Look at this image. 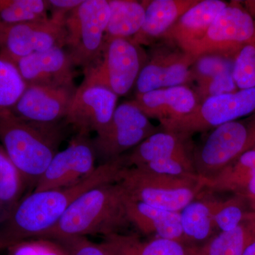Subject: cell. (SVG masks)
Masks as SVG:
<instances>
[{"mask_svg": "<svg viewBox=\"0 0 255 255\" xmlns=\"http://www.w3.org/2000/svg\"><path fill=\"white\" fill-rule=\"evenodd\" d=\"M44 0H0V28L48 18Z\"/></svg>", "mask_w": 255, "mask_h": 255, "instance_id": "28", "label": "cell"}, {"mask_svg": "<svg viewBox=\"0 0 255 255\" xmlns=\"http://www.w3.org/2000/svg\"><path fill=\"white\" fill-rule=\"evenodd\" d=\"M255 241V210L234 229L220 232L207 243L193 248L192 255H243Z\"/></svg>", "mask_w": 255, "mask_h": 255, "instance_id": "25", "label": "cell"}, {"mask_svg": "<svg viewBox=\"0 0 255 255\" xmlns=\"http://www.w3.org/2000/svg\"><path fill=\"white\" fill-rule=\"evenodd\" d=\"M247 9H246L250 14L255 18V1H245Z\"/></svg>", "mask_w": 255, "mask_h": 255, "instance_id": "37", "label": "cell"}, {"mask_svg": "<svg viewBox=\"0 0 255 255\" xmlns=\"http://www.w3.org/2000/svg\"><path fill=\"white\" fill-rule=\"evenodd\" d=\"M253 206H254V207L255 208V204H253Z\"/></svg>", "mask_w": 255, "mask_h": 255, "instance_id": "40", "label": "cell"}, {"mask_svg": "<svg viewBox=\"0 0 255 255\" xmlns=\"http://www.w3.org/2000/svg\"><path fill=\"white\" fill-rule=\"evenodd\" d=\"M145 62L141 46L131 38H106L100 61L84 71V81L124 96L135 86Z\"/></svg>", "mask_w": 255, "mask_h": 255, "instance_id": "8", "label": "cell"}, {"mask_svg": "<svg viewBox=\"0 0 255 255\" xmlns=\"http://www.w3.org/2000/svg\"><path fill=\"white\" fill-rule=\"evenodd\" d=\"M13 64L26 86L68 85L73 83L75 77V66L71 57L61 47L37 52Z\"/></svg>", "mask_w": 255, "mask_h": 255, "instance_id": "16", "label": "cell"}, {"mask_svg": "<svg viewBox=\"0 0 255 255\" xmlns=\"http://www.w3.org/2000/svg\"><path fill=\"white\" fill-rule=\"evenodd\" d=\"M255 43V20L246 9L228 4L211 23L201 39L186 52L196 59L219 54L235 58L238 52Z\"/></svg>", "mask_w": 255, "mask_h": 255, "instance_id": "10", "label": "cell"}, {"mask_svg": "<svg viewBox=\"0 0 255 255\" xmlns=\"http://www.w3.org/2000/svg\"><path fill=\"white\" fill-rule=\"evenodd\" d=\"M204 182L205 189L231 192L255 204V148L246 151L233 163Z\"/></svg>", "mask_w": 255, "mask_h": 255, "instance_id": "22", "label": "cell"}, {"mask_svg": "<svg viewBox=\"0 0 255 255\" xmlns=\"http://www.w3.org/2000/svg\"><path fill=\"white\" fill-rule=\"evenodd\" d=\"M77 88L75 82L59 86H27L10 112L32 123L59 124L68 114Z\"/></svg>", "mask_w": 255, "mask_h": 255, "instance_id": "15", "label": "cell"}, {"mask_svg": "<svg viewBox=\"0 0 255 255\" xmlns=\"http://www.w3.org/2000/svg\"><path fill=\"white\" fill-rule=\"evenodd\" d=\"M243 255H255V241L253 242V243L247 248L246 251H245L244 254Z\"/></svg>", "mask_w": 255, "mask_h": 255, "instance_id": "38", "label": "cell"}, {"mask_svg": "<svg viewBox=\"0 0 255 255\" xmlns=\"http://www.w3.org/2000/svg\"><path fill=\"white\" fill-rule=\"evenodd\" d=\"M26 87L14 64L0 57V115L10 112Z\"/></svg>", "mask_w": 255, "mask_h": 255, "instance_id": "29", "label": "cell"}, {"mask_svg": "<svg viewBox=\"0 0 255 255\" xmlns=\"http://www.w3.org/2000/svg\"><path fill=\"white\" fill-rule=\"evenodd\" d=\"M233 75L238 90L255 89V43L247 45L238 52Z\"/></svg>", "mask_w": 255, "mask_h": 255, "instance_id": "31", "label": "cell"}, {"mask_svg": "<svg viewBox=\"0 0 255 255\" xmlns=\"http://www.w3.org/2000/svg\"><path fill=\"white\" fill-rule=\"evenodd\" d=\"M159 130L132 101L124 102L105 131L92 139L97 158L102 163L118 158Z\"/></svg>", "mask_w": 255, "mask_h": 255, "instance_id": "11", "label": "cell"}, {"mask_svg": "<svg viewBox=\"0 0 255 255\" xmlns=\"http://www.w3.org/2000/svg\"><path fill=\"white\" fill-rule=\"evenodd\" d=\"M129 200L180 212L205 189L201 177H180L125 168L118 182Z\"/></svg>", "mask_w": 255, "mask_h": 255, "instance_id": "4", "label": "cell"}, {"mask_svg": "<svg viewBox=\"0 0 255 255\" xmlns=\"http://www.w3.org/2000/svg\"><path fill=\"white\" fill-rule=\"evenodd\" d=\"M26 188L22 175L0 145V224L21 200Z\"/></svg>", "mask_w": 255, "mask_h": 255, "instance_id": "27", "label": "cell"}, {"mask_svg": "<svg viewBox=\"0 0 255 255\" xmlns=\"http://www.w3.org/2000/svg\"><path fill=\"white\" fill-rule=\"evenodd\" d=\"M194 61L182 50L154 55L139 74L135 85L136 95L189 83L194 80L191 68Z\"/></svg>", "mask_w": 255, "mask_h": 255, "instance_id": "17", "label": "cell"}, {"mask_svg": "<svg viewBox=\"0 0 255 255\" xmlns=\"http://www.w3.org/2000/svg\"><path fill=\"white\" fill-rule=\"evenodd\" d=\"M6 249L7 255H70L60 242L43 238L18 242Z\"/></svg>", "mask_w": 255, "mask_h": 255, "instance_id": "33", "label": "cell"}, {"mask_svg": "<svg viewBox=\"0 0 255 255\" xmlns=\"http://www.w3.org/2000/svg\"><path fill=\"white\" fill-rule=\"evenodd\" d=\"M2 249H6V248H5V246L4 244H3L2 242L0 241V251Z\"/></svg>", "mask_w": 255, "mask_h": 255, "instance_id": "39", "label": "cell"}, {"mask_svg": "<svg viewBox=\"0 0 255 255\" xmlns=\"http://www.w3.org/2000/svg\"><path fill=\"white\" fill-rule=\"evenodd\" d=\"M218 201L214 214L216 229L220 232L231 231L237 227L252 211L247 210L245 201L248 199L241 196Z\"/></svg>", "mask_w": 255, "mask_h": 255, "instance_id": "30", "label": "cell"}, {"mask_svg": "<svg viewBox=\"0 0 255 255\" xmlns=\"http://www.w3.org/2000/svg\"><path fill=\"white\" fill-rule=\"evenodd\" d=\"M63 132L59 124L32 123L11 112L0 115V142L27 187H36L58 153Z\"/></svg>", "mask_w": 255, "mask_h": 255, "instance_id": "3", "label": "cell"}, {"mask_svg": "<svg viewBox=\"0 0 255 255\" xmlns=\"http://www.w3.org/2000/svg\"><path fill=\"white\" fill-rule=\"evenodd\" d=\"M110 16L106 38H132L140 31L145 15V1L110 0Z\"/></svg>", "mask_w": 255, "mask_h": 255, "instance_id": "26", "label": "cell"}, {"mask_svg": "<svg viewBox=\"0 0 255 255\" xmlns=\"http://www.w3.org/2000/svg\"><path fill=\"white\" fill-rule=\"evenodd\" d=\"M68 250L70 255H110L102 243H95L86 237L69 238L58 241Z\"/></svg>", "mask_w": 255, "mask_h": 255, "instance_id": "35", "label": "cell"}, {"mask_svg": "<svg viewBox=\"0 0 255 255\" xmlns=\"http://www.w3.org/2000/svg\"><path fill=\"white\" fill-rule=\"evenodd\" d=\"M125 168L122 155L97 166L91 175L74 185L33 191L0 224V241L6 249L18 242L43 237L82 194L102 184L118 182Z\"/></svg>", "mask_w": 255, "mask_h": 255, "instance_id": "1", "label": "cell"}, {"mask_svg": "<svg viewBox=\"0 0 255 255\" xmlns=\"http://www.w3.org/2000/svg\"><path fill=\"white\" fill-rule=\"evenodd\" d=\"M84 0H48V10L51 11V16L67 17Z\"/></svg>", "mask_w": 255, "mask_h": 255, "instance_id": "36", "label": "cell"}, {"mask_svg": "<svg viewBox=\"0 0 255 255\" xmlns=\"http://www.w3.org/2000/svg\"><path fill=\"white\" fill-rule=\"evenodd\" d=\"M235 58L219 54L201 55L192 65L193 78L199 82L233 72Z\"/></svg>", "mask_w": 255, "mask_h": 255, "instance_id": "32", "label": "cell"}, {"mask_svg": "<svg viewBox=\"0 0 255 255\" xmlns=\"http://www.w3.org/2000/svg\"><path fill=\"white\" fill-rule=\"evenodd\" d=\"M132 101L147 118L157 119L160 124L185 117L199 104L195 92L186 85L135 95Z\"/></svg>", "mask_w": 255, "mask_h": 255, "instance_id": "18", "label": "cell"}, {"mask_svg": "<svg viewBox=\"0 0 255 255\" xmlns=\"http://www.w3.org/2000/svg\"><path fill=\"white\" fill-rule=\"evenodd\" d=\"M110 16L107 0H84L67 16V44L75 66L83 72L100 61Z\"/></svg>", "mask_w": 255, "mask_h": 255, "instance_id": "6", "label": "cell"}, {"mask_svg": "<svg viewBox=\"0 0 255 255\" xmlns=\"http://www.w3.org/2000/svg\"><path fill=\"white\" fill-rule=\"evenodd\" d=\"M255 113V89L209 97L191 113L177 120L161 124L162 130L191 137L241 117Z\"/></svg>", "mask_w": 255, "mask_h": 255, "instance_id": "9", "label": "cell"}, {"mask_svg": "<svg viewBox=\"0 0 255 255\" xmlns=\"http://www.w3.org/2000/svg\"><path fill=\"white\" fill-rule=\"evenodd\" d=\"M228 5L221 0H200L162 36L186 53L204 37L218 15Z\"/></svg>", "mask_w": 255, "mask_h": 255, "instance_id": "19", "label": "cell"}, {"mask_svg": "<svg viewBox=\"0 0 255 255\" xmlns=\"http://www.w3.org/2000/svg\"><path fill=\"white\" fill-rule=\"evenodd\" d=\"M127 196L119 182L102 184L86 191L68 208L58 223L43 238H69L122 233L130 226Z\"/></svg>", "mask_w": 255, "mask_h": 255, "instance_id": "2", "label": "cell"}, {"mask_svg": "<svg viewBox=\"0 0 255 255\" xmlns=\"http://www.w3.org/2000/svg\"><path fill=\"white\" fill-rule=\"evenodd\" d=\"M218 200L194 199L180 211L181 223L186 245L199 247L214 237V214Z\"/></svg>", "mask_w": 255, "mask_h": 255, "instance_id": "24", "label": "cell"}, {"mask_svg": "<svg viewBox=\"0 0 255 255\" xmlns=\"http://www.w3.org/2000/svg\"><path fill=\"white\" fill-rule=\"evenodd\" d=\"M118 96L109 89L84 81L77 88L65 124L78 134L97 135L103 132L112 122L117 107Z\"/></svg>", "mask_w": 255, "mask_h": 255, "instance_id": "14", "label": "cell"}, {"mask_svg": "<svg viewBox=\"0 0 255 255\" xmlns=\"http://www.w3.org/2000/svg\"><path fill=\"white\" fill-rule=\"evenodd\" d=\"M66 17L18 23L0 28V57L12 63L28 55L66 46Z\"/></svg>", "mask_w": 255, "mask_h": 255, "instance_id": "12", "label": "cell"}, {"mask_svg": "<svg viewBox=\"0 0 255 255\" xmlns=\"http://www.w3.org/2000/svg\"><path fill=\"white\" fill-rule=\"evenodd\" d=\"M198 82L197 90L195 92L199 103L209 97L232 93L238 91L233 72L225 73L206 79Z\"/></svg>", "mask_w": 255, "mask_h": 255, "instance_id": "34", "label": "cell"}, {"mask_svg": "<svg viewBox=\"0 0 255 255\" xmlns=\"http://www.w3.org/2000/svg\"><path fill=\"white\" fill-rule=\"evenodd\" d=\"M96 159L90 135L77 134L67 148L54 156L33 191L60 189L80 182L95 172Z\"/></svg>", "mask_w": 255, "mask_h": 255, "instance_id": "13", "label": "cell"}, {"mask_svg": "<svg viewBox=\"0 0 255 255\" xmlns=\"http://www.w3.org/2000/svg\"><path fill=\"white\" fill-rule=\"evenodd\" d=\"M200 0L145 1V15L140 31L131 40L141 46L163 36L187 10Z\"/></svg>", "mask_w": 255, "mask_h": 255, "instance_id": "21", "label": "cell"}, {"mask_svg": "<svg viewBox=\"0 0 255 255\" xmlns=\"http://www.w3.org/2000/svg\"><path fill=\"white\" fill-rule=\"evenodd\" d=\"M127 209L130 225H133L143 234L179 242L187 246L181 223L180 212L159 209L128 199Z\"/></svg>", "mask_w": 255, "mask_h": 255, "instance_id": "20", "label": "cell"}, {"mask_svg": "<svg viewBox=\"0 0 255 255\" xmlns=\"http://www.w3.org/2000/svg\"><path fill=\"white\" fill-rule=\"evenodd\" d=\"M191 137L159 130L147 137L131 152L123 155L127 168L135 167L153 173L199 177L194 163Z\"/></svg>", "mask_w": 255, "mask_h": 255, "instance_id": "5", "label": "cell"}, {"mask_svg": "<svg viewBox=\"0 0 255 255\" xmlns=\"http://www.w3.org/2000/svg\"><path fill=\"white\" fill-rule=\"evenodd\" d=\"M255 148V113L250 118L216 128L194 151L196 172L209 179L233 163L246 151Z\"/></svg>", "mask_w": 255, "mask_h": 255, "instance_id": "7", "label": "cell"}, {"mask_svg": "<svg viewBox=\"0 0 255 255\" xmlns=\"http://www.w3.org/2000/svg\"><path fill=\"white\" fill-rule=\"evenodd\" d=\"M102 245L110 255H192L193 247L171 240L152 238L142 241L134 234L110 235Z\"/></svg>", "mask_w": 255, "mask_h": 255, "instance_id": "23", "label": "cell"}]
</instances>
